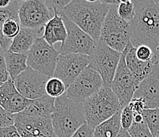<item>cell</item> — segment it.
I'll return each mask as SVG.
<instances>
[{"mask_svg": "<svg viewBox=\"0 0 159 137\" xmlns=\"http://www.w3.org/2000/svg\"><path fill=\"white\" fill-rule=\"evenodd\" d=\"M133 2L135 15L129 22L131 45L148 46L154 53L159 45V7L153 0Z\"/></svg>", "mask_w": 159, "mask_h": 137, "instance_id": "1", "label": "cell"}, {"mask_svg": "<svg viewBox=\"0 0 159 137\" xmlns=\"http://www.w3.org/2000/svg\"><path fill=\"white\" fill-rule=\"evenodd\" d=\"M108 12V6L102 0H71L63 10V15L98 42Z\"/></svg>", "mask_w": 159, "mask_h": 137, "instance_id": "2", "label": "cell"}, {"mask_svg": "<svg viewBox=\"0 0 159 137\" xmlns=\"http://www.w3.org/2000/svg\"><path fill=\"white\" fill-rule=\"evenodd\" d=\"M57 137H71L86 123L83 105L70 98L66 93L55 101V110L51 116Z\"/></svg>", "mask_w": 159, "mask_h": 137, "instance_id": "3", "label": "cell"}, {"mask_svg": "<svg viewBox=\"0 0 159 137\" xmlns=\"http://www.w3.org/2000/svg\"><path fill=\"white\" fill-rule=\"evenodd\" d=\"M82 105L86 123L93 128L122 110L119 100L109 86H104Z\"/></svg>", "mask_w": 159, "mask_h": 137, "instance_id": "4", "label": "cell"}, {"mask_svg": "<svg viewBox=\"0 0 159 137\" xmlns=\"http://www.w3.org/2000/svg\"><path fill=\"white\" fill-rule=\"evenodd\" d=\"M108 12L102 25L99 41L122 53L131 43L130 24L120 17L118 6L108 5Z\"/></svg>", "mask_w": 159, "mask_h": 137, "instance_id": "5", "label": "cell"}, {"mask_svg": "<svg viewBox=\"0 0 159 137\" xmlns=\"http://www.w3.org/2000/svg\"><path fill=\"white\" fill-rule=\"evenodd\" d=\"M27 65L51 79L54 75L60 53L48 44L42 37L36 39L28 53Z\"/></svg>", "mask_w": 159, "mask_h": 137, "instance_id": "6", "label": "cell"}, {"mask_svg": "<svg viewBox=\"0 0 159 137\" xmlns=\"http://www.w3.org/2000/svg\"><path fill=\"white\" fill-rule=\"evenodd\" d=\"M55 16L49 10L45 1L41 0H26L19 2V17L21 28H28L44 32L45 25Z\"/></svg>", "mask_w": 159, "mask_h": 137, "instance_id": "7", "label": "cell"}, {"mask_svg": "<svg viewBox=\"0 0 159 137\" xmlns=\"http://www.w3.org/2000/svg\"><path fill=\"white\" fill-rule=\"evenodd\" d=\"M62 18L64 21L67 35L64 43L60 46L59 50L60 54L75 53L93 56L97 48L96 41L64 15H62Z\"/></svg>", "mask_w": 159, "mask_h": 137, "instance_id": "8", "label": "cell"}, {"mask_svg": "<svg viewBox=\"0 0 159 137\" xmlns=\"http://www.w3.org/2000/svg\"><path fill=\"white\" fill-rule=\"evenodd\" d=\"M128 49V47H127L121 53L120 60L111 84V89L117 97L122 109L129 105L139 86L135 77L127 67L125 57Z\"/></svg>", "mask_w": 159, "mask_h": 137, "instance_id": "9", "label": "cell"}, {"mask_svg": "<svg viewBox=\"0 0 159 137\" xmlns=\"http://www.w3.org/2000/svg\"><path fill=\"white\" fill-rule=\"evenodd\" d=\"M121 53L108 47L102 41L97 42L94 53L91 56L89 66L94 68L102 76L104 86L111 87Z\"/></svg>", "mask_w": 159, "mask_h": 137, "instance_id": "10", "label": "cell"}, {"mask_svg": "<svg viewBox=\"0 0 159 137\" xmlns=\"http://www.w3.org/2000/svg\"><path fill=\"white\" fill-rule=\"evenodd\" d=\"M104 86L102 76L94 68L88 66L67 88L66 94L75 102L83 103Z\"/></svg>", "mask_w": 159, "mask_h": 137, "instance_id": "11", "label": "cell"}, {"mask_svg": "<svg viewBox=\"0 0 159 137\" xmlns=\"http://www.w3.org/2000/svg\"><path fill=\"white\" fill-rule=\"evenodd\" d=\"M90 62L91 56L86 55L60 54L53 77L60 79L67 90L85 68L90 64Z\"/></svg>", "mask_w": 159, "mask_h": 137, "instance_id": "12", "label": "cell"}, {"mask_svg": "<svg viewBox=\"0 0 159 137\" xmlns=\"http://www.w3.org/2000/svg\"><path fill=\"white\" fill-rule=\"evenodd\" d=\"M14 126L21 137H57L51 117H40L25 114H14Z\"/></svg>", "mask_w": 159, "mask_h": 137, "instance_id": "13", "label": "cell"}, {"mask_svg": "<svg viewBox=\"0 0 159 137\" xmlns=\"http://www.w3.org/2000/svg\"><path fill=\"white\" fill-rule=\"evenodd\" d=\"M48 78L28 67L14 80L16 89L24 98L30 100L40 98L46 94V84Z\"/></svg>", "mask_w": 159, "mask_h": 137, "instance_id": "14", "label": "cell"}, {"mask_svg": "<svg viewBox=\"0 0 159 137\" xmlns=\"http://www.w3.org/2000/svg\"><path fill=\"white\" fill-rule=\"evenodd\" d=\"M133 98H141L146 109L159 107V63L154 66L150 74L139 83Z\"/></svg>", "mask_w": 159, "mask_h": 137, "instance_id": "15", "label": "cell"}, {"mask_svg": "<svg viewBox=\"0 0 159 137\" xmlns=\"http://www.w3.org/2000/svg\"><path fill=\"white\" fill-rule=\"evenodd\" d=\"M31 102L19 94L11 79L0 86V106L11 114L22 112Z\"/></svg>", "mask_w": 159, "mask_h": 137, "instance_id": "16", "label": "cell"}, {"mask_svg": "<svg viewBox=\"0 0 159 137\" xmlns=\"http://www.w3.org/2000/svg\"><path fill=\"white\" fill-rule=\"evenodd\" d=\"M128 47V53L125 57L127 67L135 77L138 85H139V83L152 71L154 64L151 60L143 62L139 60L136 56V48L133 47L131 43Z\"/></svg>", "mask_w": 159, "mask_h": 137, "instance_id": "17", "label": "cell"}, {"mask_svg": "<svg viewBox=\"0 0 159 137\" xmlns=\"http://www.w3.org/2000/svg\"><path fill=\"white\" fill-rule=\"evenodd\" d=\"M66 29L63 18L58 14H55L54 17L44 26L41 37L48 44L54 46L57 42L63 44L66 40Z\"/></svg>", "mask_w": 159, "mask_h": 137, "instance_id": "18", "label": "cell"}, {"mask_svg": "<svg viewBox=\"0 0 159 137\" xmlns=\"http://www.w3.org/2000/svg\"><path fill=\"white\" fill-rule=\"evenodd\" d=\"M40 33L28 28H21L19 34L13 39L8 51L18 54H27Z\"/></svg>", "mask_w": 159, "mask_h": 137, "instance_id": "19", "label": "cell"}, {"mask_svg": "<svg viewBox=\"0 0 159 137\" xmlns=\"http://www.w3.org/2000/svg\"><path fill=\"white\" fill-rule=\"evenodd\" d=\"M55 101L56 98L45 94L40 98L32 100L22 112L30 116L51 117L55 110Z\"/></svg>", "mask_w": 159, "mask_h": 137, "instance_id": "20", "label": "cell"}, {"mask_svg": "<svg viewBox=\"0 0 159 137\" xmlns=\"http://www.w3.org/2000/svg\"><path fill=\"white\" fill-rule=\"evenodd\" d=\"M5 58L7 71L9 73L10 78L13 81L28 68L27 54H18L5 51Z\"/></svg>", "mask_w": 159, "mask_h": 137, "instance_id": "21", "label": "cell"}, {"mask_svg": "<svg viewBox=\"0 0 159 137\" xmlns=\"http://www.w3.org/2000/svg\"><path fill=\"white\" fill-rule=\"evenodd\" d=\"M19 10V1H11V4L6 8H0V45L1 48L4 51H8L12 41L7 40L3 37L2 29L4 23L10 18L19 19L18 17Z\"/></svg>", "mask_w": 159, "mask_h": 137, "instance_id": "22", "label": "cell"}, {"mask_svg": "<svg viewBox=\"0 0 159 137\" xmlns=\"http://www.w3.org/2000/svg\"><path fill=\"white\" fill-rule=\"evenodd\" d=\"M121 130L120 112L94 128L93 137H116Z\"/></svg>", "mask_w": 159, "mask_h": 137, "instance_id": "23", "label": "cell"}, {"mask_svg": "<svg viewBox=\"0 0 159 137\" xmlns=\"http://www.w3.org/2000/svg\"><path fill=\"white\" fill-rule=\"evenodd\" d=\"M142 115L153 136L159 137V107L152 109H144Z\"/></svg>", "mask_w": 159, "mask_h": 137, "instance_id": "24", "label": "cell"}, {"mask_svg": "<svg viewBox=\"0 0 159 137\" xmlns=\"http://www.w3.org/2000/svg\"><path fill=\"white\" fill-rule=\"evenodd\" d=\"M45 90L46 94L54 98H57L66 93V87L60 79L52 77L47 82Z\"/></svg>", "mask_w": 159, "mask_h": 137, "instance_id": "25", "label": "cell"}, {"mask_svg": "<svg viewBox=\"0 0 159 137\" xmlns=\"http://www.w3.org/2000/svg\"><path fill=\"white\" fill-rule=\"evenodd\" d=\"M21 26L20 24L19 19L16 18H10L4 23L2 29V35L5 38L10 41H13V39L19 34Z\"/></svg>", "mask_w": 159, "mask_h": 137, "instance_id": "26", "label": "cell"}, {"mask_svg": "<svg viewBox=\"0 0 159 137\" xmlns=\"http://www.w3.org/2000/svg\"><path fill=\"white\" fill-rule=\"evenodd\" d=\"M128 132L131 137H154L145 121L139 123L133 122Z\"/></svg>", "mask_w": 159, "mask_h": 137, "instance_id": "27", "label": "cell"}, {"mask_svg": "<svg viewBox=\"0 0 159 137\" xmlns=\"http://www.w3.org/2000/svg\"><path fill=\"white\" fill-rule=\"evenodd\" d=\"M118 14L122 19L129 23L135 15V5L133 1H121L118 6Z\"/></svg>", "mask_w": 159, "mask_h": 137, "instance_id": "28", "label": "cell"}, {"mask_svg": "<svg viewBox=\"0 0 159 137\" xmlns=\"http://www.w3.org/2000/svg\"><path fill=\"white\" fill-rule=\"evenodd\" d=\"M70 2L71 0H45V3L49 10L52 11L55 14H58L61 17L64 8Z\"/></svg>", "mask_w": 159, "mask_h": 137, "instance_id": "29", "label": "cell"}, {"mask_svg": "<svg viewBox=\"0 0 159 137\" xmlns=\"http://www.w3.org/2000/svg\"><path fill=\"white\" fill-rule=\"evenodd\" d=\"M134 121V113L129 106H126L122 109L120 112V123L121 128L128 131L131 127Z\"/></svg>", "mask_w": 159, "mask_h": 137, "instance_id": "30", "label": "cell"}, {"mask_svg": "<svg viewBox=\"0 0 159 137\" xmlns=\"http://www.w3.org/2000/svg\"><path fill=\"white\" fill-rule=\"evenodd\" d=\"M154 53L150 48L146 45H141L136 48L137 58L141 61L147 62L152 60Z\"/></svg>", "mask_w": 159, "mask_h": 137, "instance_id": "31", "label": "cell"}, {"mask_svg": "<svg viewBox=\"0 0 159 137\" xmlns=\"http://www.w3.org/2000/svg\"><path fill=\"white\" fill-rule=\"evenodd\" d=\"M11 79L7 71V63L5 58V51L0 48V82L2 83L7 82Z\"/></svg>", "mask_w": 159, "mask_h": 137, "instance_id": "32", "label": "cell"}, {"mask_svg": "<svg viewBox=\"0 0 159 137\" xmlns=\"http://www.w3.org/2000/svg\"><path fill=\"white\" fill-rule=\"evenodd\" d=\"M14 125V114H11L0 106V128Z\"/></svg>", "mask_w": 159, "mask_h": 137, "instance_id": "33", "label": "cell"}, {"mask_svg": "<svg viewBox=\"0 0 159 137\" xmlns=\"http://www.w3.org/2000/svg\"><path fill=\"white\" fill-rule=\"evenodd\" d=\"M132 110L134 115L142 114L145 108V103L141 98H132L128 105Z\"/></svg>", "mask_w": 159, "mask_h": 137, "instance_id": "34", "label": "cell"}, {"mask_svg": "<svg viewBox=\"0 0 159 137\" xmlns=\"http://www.w3.org/2000/svg\"><path fill=\"white\" fill-rule=\"evenodd\" d=\"M93 132L94 128L86 123L82 125L71 137H93Z\"/></svg>", "mask_w": 159, "mask_h": 137, "instance_id": "35", "label": "cell"}, {"mask_svg": "<svg viewBox=\"0 0 159 137\" xmlns=\"http://www.w3.org/2000/svg\"><path fill=\"white\" fill-rule=\"evenodd\" d=\"M0 137H21L14 125L0 128Z\"/></svg>", "mask_w": 159, "mask_h": 137, "instance_id": "36", "label": "cell"}, {"mask_svg": "<svg viewBox=\"0 0 159 137\" xmlns=\"http://www.w3.org/2000/svg\"><path fill=\"white\" fill-rule=\"evenodd\" d=\"M152 63H154V65L155 64H157L159 63V45L158 47L157 48V49L155 50V52L154 53V55H153L152 60H151Z\"/></svg>", "mask_w": 159, "mask_h": 137, "instance_id": "37", "label": "cell"}, {"mask_svg": "<svg viewBox=\"0 0 159 137\" xmlns=\"http://www.w3.org/2000/svg\"><path fill=\"white\" fill-rule=\"evenodd\" d=\"M11 0H0V8H6L11 4Z\"/></svg>", "mask_w": 159, "mask_h": 137, "instance_id": "38", "label": "cell"}, {"mask_svg": "<svg viewBox=\"0 0 159 137\" xmlns=\"http://www.w3.org/2000/svg\"><path fill=\"white\" fill-rule=\"evenodd\" d=\"M116 137H131V136H130V135L128 134V131L124 130V129L121 128V130L120 131L119 134H118V135H117Z\"/></svg>", "mask_w": 159, "mask_h": 137, "instance_id": "39", "label": "cell"}, {"mask_svg": "<svg viewBox=\"0 0 159 137\" xmlns=\"http://www.w3.org/2000/svg\"><path fill=\"white\" fill-rule=\"evenodd\" d=\"M154 2H155L156 5H157V7H159V0H155V1H154Z\"/></svg>", "mask_w": 159, "mask_h": 137, "instance_id": "40", "label": "cell"}, {"mask_svg": "<svg viewBox=\"0 0 159 137\" xmlns=\"http://www.w3.org/2000/svg\"><path fill=\"white\" fill-rule=\"evenodd\" d=\"M2 84H3V83H1V82H0V86H2Z\"/></svg>", "mask_w": 159, "mask_h": 137, "instance_id": "41", "label": "cell"}, {"mask_svg": "<svg viewBox=\"0 0 159 137\" xmlns=\"http://www.w3.org/2000/svg\"><path fill=\"white\" fill-rule=\"evenodd\" d=\"M0 48H1V45H0Z\"/></svg>", "mask_w": 159, "mask_h": 137, "instance_id": "42", "label": "cell"}]
</instances>
